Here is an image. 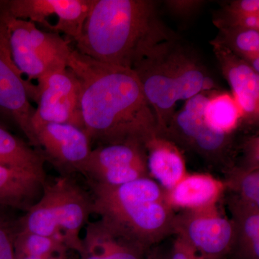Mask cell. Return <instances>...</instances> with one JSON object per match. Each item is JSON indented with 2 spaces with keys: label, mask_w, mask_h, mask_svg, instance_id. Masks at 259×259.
<instances>
[{
  "label": "cell",
  "mask_w": 259,
  "mask_h": 259,
  "mask_svg": "<svg viewBox=\"0 0 259 259\" xmlns=\"http://www.w3.org/2000/svg\"><path fill=\"white\" fill-rule=\"evenodd\" d=\"M243 158L241 165L237 166L248 171L259 170L258 135L245 138L241 145Z\"/></svg>",
  "instance_id": "29"
},
{
  "label": "cell",
  "mask_w": 259,
  "mask_h": 259,
  "mask_svg": "<svg viewBox=\"0 0 259 259\" xmlns=\"http://www.w3.org/2000/svg\"><path fill=\"white\" fill-rule=\"evenodd\" d=\"M29 32L32 47L49 66L51 71L68 68L73 50L68 40L56 32L40 30L31 22L29 25Z\"/></svg>",
  "instance_id": "22"
},
{
  "label": "cell",
  "mask_w": 259,
  "mask_h": 259,
  "mask_svg": "<svg viewBox=\"0 0 259 259\" xmlns=\"http://www.w3.org/2000/svg\"><path fill=\"white\" fill-rule=\"evenodd\" d=\"M93 0H10L0 1L7 13L49 29L56 18V33H64L76 41L81 33Z\"/></svg>",
  "instance_id": "12"
},
{
  "label": "cell",
  "mask_w": 259,
  "mask_h": 259,
  "mask_svg": "<svg viewBox=\"0 0 259 259\" xmlns=\"http://www.w3.org/2000/svg\"><path fill=\"white\" fill-rule=\"evenodd\" d=\"M168 259H205L192 245L177 236Z\"/></svg>",
  "instance_id": "30"
},
{
  "label": "cell",
  "mask_w": 259,
  "mask_h": 259,
  "mask_svg": "<svg viewBox=\"0 0 259 259\" xmlns=\"http://www.w3.org/2000/svg\"><path fill=\"white\" fill-rule=\"evenodd\" d=\"M144 259H168L164 258V257L161 254H160V253H157V252H156V253H150V254H148V255H146V256L144 257Z\"/></svg>",
  "instance_id": "32"
},
{
  "label": "cell",
  "mask_w": 259,
  "mask_h": 259,
  "mask_svg": "<svg viewBox=\"0 0 259 259\" xmlns=\"http://www.w3.org/2000/svg\"><path fill=\"white\" fill-rule=\"evenodd\" d=\"M15 259H47V258H39V257H33V256H23V257H19V258H16Z\"/></svg>",
  "instance_id": "33"
},
{
  "label": "cell",
  "mask_w": 259,
  "mask_h": 259,
  "mask_svg": "<svg viewBox=\"0 0 259 259\" xmlns=\"http://www.w3.org/2000/svg\"><path fill=\"white\" fill-rule=\"evenodd\" d=\"M146 167L148 177L165 191L171 190L188 172L180 148L156 135L146 141Z\"/></svg>",
  "instance_id": "16"
},
{
  "label": "cell",
  "mask_w": 259,
  "mask_h": 259,
  "mask_svg": "<svg viewBox=\"0 0 259 259\" xmlns=\"http://www.w3.org/2000/svg\"><path fill=\"white\" fill-rule=\"evenodd\" d=\"M153 0H93L76 50L94 60L133 69L151 49L177 37Z\"/></svg>",
  "instance_id": "2"
},
{
  "label": "cell",
  "mask_w": 259,
  "mask_h": 259,
  "mask_svg": "<svg viewBox=\"0 0 259 259\" xmlns=\"http://www.w3.org/2000/svg\"><path fill=\"white\" fill-rule=\"evenodd\" d=\"M32 100L37 107L32 122H55L84 131L79 80L69 68L49 71L36 80Z\"/></svg>",
  "instance_id": "9"
},
{
  "label": "cell",
  "mask_w": 259,
  "mask_h": 259,
  "mask_svg": "<svg viewBox=\"0 0 259 259\" xmlns=\"http://www.w3.org/2000/svg\"><path fill=\"white\" fill-rule=\"evenodd\" d=\"M209 93L199 94L187 100L183 108L174 114L160 136L226 171L234 166V135L218 132L204 120V107Z\"/></svg>",
  "instance_id": "6"
},
{
  "label": "cell",
  "mask_w": 259,
  "mask_h": 259,
  "mask_svg": "<svg viewBox=\"0 0 259 259\" xmlns=\"http://www.w3.org/2000/svg\"><path fill=\"white\" fill-rule=\"evenodd\" d=\"M35 85L24 79L10 51L6 13L0 4V110L10 116L25 135L32 139L31 120L35 112L30 100Z\"/></svg>",
  "instance_id": "11"
},
{
  "label": "cell",
  "mask_w": 259,
  "mask_h": 259,
  "mask_svg": "<svg viewBox=\"0 0 259 259\" xmlns=\"http://www.w3.org/2000/svg\"><path fill=\"white\" fill-rule=\"evenodd\" d=\"M80 259H144L146 250L101 220L89 222Z\"/></svg>",
  "instance_id": "14"
},
{
  "label": "cell",
  "mask_w": 259,
  "mask_h": 259,
  "mask_svg": "<svg viewBox=\"0 0 259 259\" xmlns=\"http://www.w3.org/2000/svg\"><path fill=\"white\" fill-rule=\"evenodd\" d=\"M212 47L221 72L241 107L242 122L255 125L259 120V74L246 61L226 48L215 44Z\"/></svg>",
  "instance_id": "13"
},
{
  "label": "cell",
  "mask_w": 259,
  "mask_h": 259,
  "mask_svg": "<svg viewBox=\"0 0 259 259\" xmlns=\"http://www.w3.org/2000/svg\"><path fill=\"white\" fill-rule=\"evenodd\" d=\"M227 190L226 183L208 174L187 173L166 191L167 204L174 210H192L216 205Z\"/></svg>",
  "instance_id": "15"
},
{
  "label": "cell",
  "mask_w": 259,
  "mask_h": 259,
  "mask_svg": "<svg viewBox=\"0 0 259 259\" xmlns=\"http://www.w3.org/2000/svg\"><path fill=\"white\" fill-rule=\"evenodd\" d=\"M68 68L79 80L83 127L92 143L144 144L158 135L156 117L134 70L94 60L76 49Z\"/></svg>",
  "instance_id": "1"
},
{
  "label": "cell",
  "mask_w": 259,
  "mask_h": 259,
  "mask_svg": "<svg viewBox=\"0 0 259 259\" xmlns=\"http://www.w3.org/2000/svg\"><path fill=\"white\" fill-rule=\"evenodd\" d=\"M5 11L13 61L23 76L25 75L28 77V81L38 79L51 70L32 47L29 32L30 22L13 18L6 10Z\"/></svg>",
  "instance_id": "17"
},
{
  "label": "cell",
  "mask_w": 259,
  "mask_h": 259,
  "mask_svg": "<svg viewBox=\"0 0 259 259\" xmlns=\"http://www.w3.org/2000/svg\"><path fill=\"white\" fill-rule=\"evenodd\" d=\"M46 181L0 166V206L27 212L40 199Z\"/></svg>",
  "instance_id": "18"
},
{
  "label": "cell",
  "mask_w": 259,
  "mask_h": 259,
  "mask_svg": "<svg viewBox=\"0 0 259 259\" xmlns=\"http://www.w3.org/2000/svg\"><path fill=\"white\" fill-rule=\"evenodd\" d=\"M30 145L61 176L82 175L92 150L91 139L83 130L71 124L32 122Z\"/></svg>",
  "instance_id": "7"
},
{
  "label": "cell",
  "mask_w": 259,
  "mask_h": 259,
  "mask_svg": "<svg viewBox=\"0 0 259 259\" xmlns=\"http://www.w3.org/2000/svg\"><path fill=\"white\" fill-rule=\"evenodd\" d=\"M15 258L23 256L54 259L66 254L68 248L58 238L18 231L15 239Z\"/></svg>",
  "instance_id": "23"
},
{
  "label": "cell",
  "mask_w": 259,
  "mask_h": 259,
  "mask_svg": "<svg viewBox=\"0 0 259 259\" xmlns=\"http://www.w3.org/2000/svg\"><path fill=\"white\" fill-rule=\"evenodd\" d=\"M236 232L234 250L241 259H259V207L233 194L228 199Z\"/></svg>",
  "instance_id": "19"
},
{
  "label": "cell",
  "mask_w": 259,
  "mask_h": 259,
  "mask_svg": "<svg viewBox=\"0 0 259 259\" xmlns=\"http://www.w3.org/2000/svg\"><path fill=\"white\" fill-rule=\"evenodd\" d=\"M225 172L226 188L245 202L259 207V170L248 171L234 165Z\"/></svg>",
  "instance_id": "25"
},
{
  "label": "cell",
  "mask_w": 259,
  "mask_h": 259,
  "mask_svg": "<svg viewBox=\"0 0 259 259\" xmlns=\"http://www.w3.org/2000/svg\"><path fill=\"white\" fill-rule=\"evenodd\" d=\"M213 23L218 29L245 28L259 30V15H242L221 8L214 13Z\"/></svg>",
  "instance_id": "27"
},
{
  "label": "cell",
  "mask_w": 259,
  "mask_h": 259,
  "mask_svg": "<svg viewBox=\"0 0 259 259\" xmlns=\"http://www.w3.org/2000/svg\"><path fill=\"white\" fill-rule=\"evenodd\" d=\"M93 212L91 193L72 176H61L53 183L46 181L40 199L18 218V231L54 237L80 255L83 250L80 233Z\"/></svg>",
  "instance_id": "5"
},
{
  "label": "cell",
  "mask_w": 259,
  "mask_h": 259,
  "mask_svg": "<svg viewBox=\"0 0 259 259\" xmlns=\"http://www.w3.org/2000/svg\"><path fill=\"white\" fill-rule=\"evenodd\" d=\"M93 214L147 250L174 233L176 212L166 191L149 177L118 186L88 182Z\"/></svg>",
  "instance_id": "4"
},
{
  "label": "cell",
  "mask_w": 259,
  "mask_h": 259,
  "mask_svg": "<svg viewBox=\"0 0 259 259\" xmlns=\"http://www.w3.org/2000/svg\"><path fill=\"white\" fill-rule=\"evenodd\" d=\"M204 116L211 128L225 134H234L243 121L241 107L233 95L216 90L209 93Z\"/></svg>",
  "instance_id": "21"
},
{
  "label": "cell",
  "mask_w": 259,
  "mask_h": 259,
  "mask_svg": "<svg viewBox=\"0 0 259 259\" xmlns=\"http://www.w3.org/2000/svg\"><path fill=\"white\" fill-rule=\"evenodd\" d=\"M45 162L35 148L0 125V166L47 181Z\"/></svg>",
  "instance_id": "20"
},
{
  "label": "cell",
  "mask_w": 259,
  "mask_h": 259,
  "mask_svg": "<svg viewBox=\"0 0 259 259\" xmlns=\"http://www.w3.org/2000/svg\"><path fill=\"white\" fill-rule=\"evenodd\" d=\"M226 9L242 15H259L258 0H234L223 5Z\"/></svg>",
  "instance_id": "31"
},
{
  "label": "cell",
  "mask_w": 259,
  "mask_h": 259,
  "mask_svg": "<svg viewBox=\"0 0 259 259\" xmlns=\"http://www.w3.org/2000/svg\"><path fill=\"white\" fill-rule=\"evenodd\" d=\"M231 51L247 61L259 56V30L245 28H221L210 42Z\"/></svg>",
  "instance_id": "24"
},
{
  "label": "cell",
  "mask_w": 259,
  "mask_h": 259,
  "mask_svg": "<svg viewBox=\"0 0 259 259\" xmlns=\"http://www.w3.org/2000/svg\"><path fill=\"white\" fill-rule=\"evenodd\" d=\"M54 259H71L66 258V255H61V256L56 257V258Z\"/></svg>",
  "instance_id": "34"
},
{
  "label": "cell",
  "mask_w": 259,
  "mask_h": 259,
  "mask_svg": "<svg viewBox=\"0 0 259 259\" xmlns=\"http://www.w3.org/2000/svg\"><path fill=\"white\" fill-rule=\"evenodd\" d=\"M194 247L205 259H222L234 250L236 232L233 221L218 204L176 213L174 233Z\"/></svg>",
  "instance_id": "8"
},
{
  "label": "cell",
  "mask_w": 259,
  "mask_h": 259,
  "mask_svg": "<svg viewBox=\"0 0 259 259\" xmlns=\"http://www.w3.org/2000/svg\"><path fill=\"white\" fill-rule=\"evenodd\" d=\"M205 4L201 0H168L163 2L166 10L177 18L189 20L197 15Z\"/></svg>",
  "instance_id": "28"
},
{
  "label": "cell",
  "mask_w": 259,
  "mask_h": 259,
  "mask_svg": "<svg viewBox=\"0 0 259 259\" xmlns=\"http://www.w3.org/2000/svg\"><path fill=\"white\" fill-rule=\"evenodd\" d=\"M11 209L0 206V259H15L14 245L18 218H15Z\"/></svg>",
  "instance_id": "26"
},
{
  "label": "cell",
  "mask_w": 259,
  "mask_h": 259,
  "mask_svg": "<svg viewBox=\"0 0 259 259\" xmlns=\"http://www.w3.org/2000/svg\"><path fill=\"white\" fill-rule=\"evenodd\" d=\"M82 175L90 183L107 186L149 177L144 144L130 141L100 145L92 150Z\"/></svg>",
  "instance_id": "10"
},
{
  "label": "cell",
  "mask_w": 259,
  "mask_h": 259,
  "mask_svg": "<svg viewBox=\"0 0 259 259\" xmlns=\"http://www.w3.org/2000/svg\"><path fill=\"white\" fill-rule=\"evenodd\" d=\"M163 134L180 100L218 90L198 52L175 37L161 42L133 67Z\"/></svg>",
  "instance_id": "3"
}]
</instances>
